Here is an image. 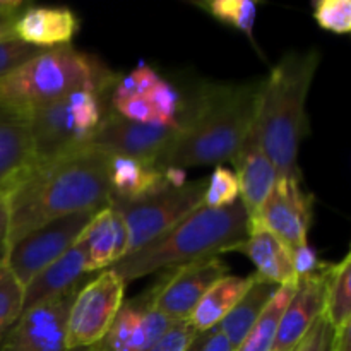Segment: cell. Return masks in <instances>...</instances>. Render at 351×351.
<instances>
[{
    "instance_id": "43",
    "label": "cell",
    "mask_w": 351,
    "mask_h": 351,
    "mask_svg": "<svg viewBox=\"0 0 351 351\" xmlns=\"http://www.w3.org/2000/svg\"><path fill=\"white\" fill-rule=\"evenodd\" d=\"M67 351H98V345L89 346V348H74V350H67Z\"/></svg>"
},
{
    "instance_id": "11",
    "label": "cell",
    "mask_w": 351,
    "mask_h": 351,
    "mask_svg": "<svg viewBox=\"0 0 351 351\" xmlns=\"http://www.w3.org/2000/svg\"><path fill=\"white\" fill-rule=\"evenodd\" d=\"M82 288L23 312L0 343V351H67L69 314Z\"/></svg>"
},
{
    "instance_id": "8",
    "label": "cell",
    "mask_w": 351,
    "mask_h": 351,
    "mask_svg": "<svg viewBox=\"0 0 351 351\" xmlns=\"http://www.w3.org/2000/svg\"><path fill=\"white\" fill-rule=\"evenodd\" d=\"M98 211L99 209H89V211L75 213L33 230L16 243L7 247L2 264L24 290V287L29 285L41 271L60 259L69 249L77 243L86 226Z\"/></svg>"
},
{
    "instance_id": "7",
    "label": "cell",
    "mask_w": 351,
    "mask_h": 351,
    "mask_svg": "<svg viewBox=\"0 0 351 351\" xmlns=\"http://www.w3.org/2000/svg\"><path fill=\"white\" fill-rule=\"evenodd\" d=\"M208 178L161 189L134 201H110V206L122 215L127 228V254L143 249L177 226L182 219L201 208ZM125 254V256H127Z\"/></svg>"
},
{
    "instance_id": "26",
    "label": "cell",
    "mask_w": 351,
    "mask_h": 351,
    "mask_svg": "<svg viewBox=\"0 0 351 351\" xmlns=\"http://www.w3.org/2000/svg\"><path fill=\"white\" fill-rule=\"evenodd\" d=\"M192 3L218 23L240 31L252 43H256L254 26H256L257 9H259L256 2L252 0H199Z\"/></svg>"
},
{
    "instance_id": "44",
    "label": "cell",
    "mask_w": 351,
    "mask_h": 351,
    "mask_svg": "<svg viewBox=\"0 0 351 351\" xmlns=\"http://www.w3.org/2000/svg\"><path fill=\"white\" fill-rule=\"evenodd\" d=\"M0 264H2V261H0Z\"/></svg>"
},
{
    "instance_id": "5",
    "label": "cell",
    "mask_w": 351,
    "mask_h": 351,
    "mask_svg": "<svg viewBox=\"0 0 351 351\" xmlns=\"http://www.w3.org/2000/svg\"><path fill=\"white\" fill-rule=\"evenodd\" d=\"M119 77L99 58L65 45L45 50L0 79V103L27 113L81 89L110 96Z\"/></svg>"
},
{
    "instance_id": "22",
    "label": "cell",
    "mask_w": 351,
    "mask_h": 351,
    "mask_svg": "<svg viewBox=\"0 0 351 351\" xmlns=\"http://www.w3.org/2000/svg\"><path fill=\"white\" fill-rule=\"evenodd\" d=\"M167 171L154 165L143 163L132 158L112 156L110 160V201H134L168 187Z\"/></svg>"
},
{
    "instance_id": "39",
    "label": "cell",
    "mask_w": 351,
    "mask_h": 351,
    "mask_svg": "<svg viewBox=\"0 0 351 351\" xmlns=\"http://www.w3.org/2000/svg\"><path fill=\"white\" fill-rule=\"evenodd\" d=\"M335 351H351V315L341 328L336 329Z\"/></svg>"
},
{
    "instance_id": "19",
    "label": "cell",
    "mask_w": 351,
    "mask_h": 351,
    "mask_svg": "<svg viewBox=\"0 0 351 351\" xmlns=\"http://www.w3.org/2000/svg\"><path fill=\"white\" fill-rule=\"evenodd\" d=\"M81 21L69 7H26L17 16L14 36L41 50L71 45Z\"/></svg>"
},
{
    "instance_id": "37",
    "label": "cell",
    "mask_w": 351,
    "mask_h": 351,
    "mask_svg": "<svg viewBox=\"0 0 351 351\" xmlns=\"http://www.w3.org/2000/svg\"><path fill=\"white\" fill-rule=\"evenodd\" d=\"M202 351H237L232 343L228 341L225 335L218 329V326L208 331V339H206Z\"/></svg>"
},
{
    "instance_id": "15",
    "label": "cell",
    "mask_w": 351,
    "mask_h": 351,
    "mask_svg": "<svg viewBox=\"0 0 351 351\" xmlns=\"http://www.w3.org/2000/svg\"><path fill=\"white\" fill-rule=\"evenodd\" d=\"M332 267L335 264H328L319 273L298 280L293 297L281 317L273 351L297 350L314 322L326 314Z\"/></svg>"
},
{
    "instance_id": "42",
    "label": "cell",
    "mask_w": 351,
    "mask_h": 351,
    "mask_svg": "<svg viewBox=\"0 0 351 351\" xmlns=\"http://www.w3.org/2000/svg\"><path fill=\"white\" fill-rule=\"evenodd\" d=\"M206 339H208V331L197 332V336L192 339V343L187 346V350H185V351H202V346H204Z\"/></svg>"
},
{
    "instance_id": "31",
    "label": "cell",
    "mask_w": 351,
    "mask_h": 351,
    "mask_svg": "<svg viewBox=\"0 0 351 351\" xmlns=\"http://www.w3.org/2000/svg\"><path fill=\"white\" fill-rule=\"evenodd\" d=\"M312 7L319 27L336 34L351 33V0H317Z\"/></svg>"
},
{
    "instance_id": "33",
    "label": "cell",
    "mask_w": 351,
    "mask_h": 351,
    "mask_svg": "<svg viewBox=\"0 0 351 351\" xmlns=\"http://www.w3.org/2000/svg\"><path fill=\"white\" fill-rule=\"evenodd\" d=\"M43 51L45 50L41 48L31 47V45L17 40L16 36L2 40L0 41V79Z\"/></svg>"
},
{
    "instance_id": "9",
    "label": "cell",
    "mask_w": 351,
    "mask_h": 351,
    "mask_svg": "<svg viewBox=\"0 0 351 351\" xmlns=\"http://www.w3.org/2000/svg\"><path fill=\"white\" fill-rule=\"evenodd\" d=\"M125 287L112 269H103L79 291L67 324V350L89 348L101 343L123 304Z\"/></svg>"
},
{
    "instance_id": "1",
    "label": "cell",
    "mask_w": 351,
    "mask_h": 351,
    "mask_svg": "<svg viewBox=\"0 0 351 351\" xmlns=\"http://www.w3.org/2000/svg\"><path fill=\"white\" fill-rule=\"evenodd\" d=\"M110 156L86 146L47 163L33 165L5 191L9 235L5 249L33 230L89 209L110 204Z\"/></svg>"
},
{
    "instance_id": "4",
    "label": "cell",
    "mask_w": 351,
    "mask_h": 351,
    "mask_svg": "<svg viewBox=\"0 0 351 351\" xmlns=\"http://www.w3.org/2000/svg\"><path fill=\"white\" fill-rule=\"evenodd\" d=\"M249 235V216L240 201L228 208H201L143 249L117 261L112 269L123 283L163 273L209 256H221Z\"/></svg>"
},
{
    "instance_id": "2",
    "label": "cell",
    "mask_w": 351,
    "mask_h": 351,
    "mask_svg": "<svg viewBox=\"0 0 351 351\" xmlns=\"http://www.w3.org/2000/svg\"><path fill=\"white\" fill-rule=\"evenodd\" d=\"M259 82L204 84L182 106L173 141L154 167L189 170L221 167L235 158L256 120Z\"/></svg>"
},
{
    "instance_id": "40",
    "label": "cell",
    "mask_w": 351,
    "mask_h": 351,
    "mask_svg": "<svg viewBox=\"0 0 351 351\" xmlns=\"http://www.w3.org/2000/svg\"><path fill=\"white\" fill-rule=\"evenodd\" d=\"M21 12H23V10H21ZM21 12L0 14V41L14 36V24H16L17 16H19Z\"/></svg>"
},
{
    "instance_id": "23",
    "label": "cell",
    "mask_w": 351,
    "mask_h": 351,
    "mask_svg": "<svg viewBox=\"0 0 351 351\" xmlns=\"http://www.w3.org/2000/svg\"><path fill=\"white\" fill-rule=\"evenodd\" d=\"M254 280H256L254 274L245 278L226 274L225 278L216 281L189 319L195 331L206 332L216 328L228 315V312L242 300L243 295L252 287Z\"/></svg>"
},
{
    "instance_id": "16",
    "label": "cell",
    "mask_w": 351,
    "mask_h": 351,
    "mask_svg": "<svg viewBox=\"0 0 351 351\" xmlns=\"http://www.w3.org/2000/svg\"><path fill=\"white\" fill-rule=\"evenodd\" d=\"M232 163L235 165V175L239 180L240 202L245 208L250 223L276 185V168L261 146L259 137L254 129L237 151Z\"/></svg>"
},
{
    "instance_id": "27",
    "label": "cell",
    "mask_w": 351,
    "mask_h": 351,
    "mask_svg": "<svg viewBox=\"0 0 351 351\" xmlns=\"http://www.w3.org/2000/svg\"><path fill=\"white\" fill-rule=\"evenodd\" d=\"M324 315L335 329L341 328L351 315V249L345 259L332 267Z\"/></svg>"
},
{
    "instance_id": "38",
    "label": "cell",
    "mask_w": 351,
    "mask_h": 351,
    "mask_svg": "<svg viewBox=\"0 0 351 351\" xmlns=\"http://www.w3.org/2000/svg\"><path fill=\"white\" fill-rule=\"evenodd\" d=\"M7 235H9V208H7L5 192L0 194V261L3 259L5 252Z\"/></svg>"
},
{
    "instance_id": "35",
    "label": "cell",
    "mask_w": 351,
    "mask_h": 351,
    "mask_svg": "<svg viewBox=\"0 0 351 351\" xmlns=\"http://www.w3.org/2000/svg\"><path fill=\"white\" fill-rule=\"evenodd\" d=\"M335 336L336 329L326 315H321L295 351H335Z\"/></svg>"
},
{
    "instance_id": "17",
    "label": "cell",
    "mask_w": 351,
    "mask_h": 351,
    "mask_svg": "<svg viewBox=\"0 0 351 351\" xmlns=\"http://www.w3.org/2000/svg\"><path fill=\"white\" fill-rule=\"evenodd\" d=\"M86 264H88L86 250L77 242L60 259L50 264L29 285L24 287L23 312L88 285L96 273H88Z\"/></svg>"
},
{
    "instance_id": "21",
    "label": "cell",
    "mask_w": 351,
    "mask_h": 351,
    "mask_svg": "<svg viewBox=\"0 0 351 351\" xmlns=\"http://www.w3.org/2000/svg\"><path fill=\"white\" fill-rule=\"evenodd\" d=\"M230 252L243 254L256 266L257 280L281 287L295 283L291 250L263 226H249V235Z\"/></svg>"
},
{
    "instance_id": "12",
    "label": "cell",
    "mask_w": 351,
    "mask_h": 351,
    "mask_svg": "<svg viewBox=\"0 0 351 351\" xmlns=\"http://www.w3.org/2000/svg\"><path fill=\"white\" fill-rule=\"evenodd\" d=\"M314 197L302 189V178H280L249 226H263L290 250L308 242Z\"/></svg>"
},
{
    "instance_id": "30",
    "label": "cell",
    "mask_w": 351,
    "mask_h": 351,
    "mask_svg": "<svg viewBox=\"0 0 351 351\" xmlns=\"http://www.w3.org/2000/svg\"><path fill=\"white\" fill-rule=\"evenodd\" d=\"M240 197L239 180H237L235 171L226 167H216L211 177L208 178V187H206L204 208H228L235 204Z\"/></svg>"
},
{
    "instance_id": "20",
    "label": "cell",
    "mask_w": 351,
    "mask_h": 351,
    "mask_svg": "<svg viewBox=\"0 0 351 351\" xmlns=\"http://www.w3.org/2000/svg\"><path fill=\"white\" fill-rule=\"evenodd\" d=\"M127 240L129 237L122 215L110 204L99 209L77 240L88 257L86 271L99 273L125 257Z\"/></svg>"
},
{
    "instance_id": "45",
    "label": "cell",
    "mask_w": 351,
    "mask_h": 351,
    "mask_svg": "<svg viewBox=\"0 0 351 351\" xmlns=\"http://www.w3.org/2000/svg\"><path fill=\"white\" fill-rule=\"evenodd\" d=\"M98 351H99V346H98Z\"/></svg>"
},
{
    "instance_id": "36",
    "label": "cell",
    "mask_w": 351,
    "mask_h": 351,
    "mask_svg": "<svg viewBox=\"0 0 351 351\" xmlns=\"http://www.w3.org/2000/svg\"><path fill=\"white\" fill-rule=\"evenodd\" d=\"M291 263H293V273L297 281L302 280V278L312 276V274L319 273V271L328 266V263L319 259L317 250L308 242L291 250Z\"/></svg>"
},
{
    "instance_id": "41",
    "label": "cell",
    "mask_w": 351,
    "mask_h": 351,
    "mask_svg": "<svg viewBox=\"0 0 351 351\" xmlns=\"http://www.w3.org/2000/svg\"><path fill=\"white\" fill-rule=\"evenodd\" d=\"M27 7L26 2L21 0H0V14H16Z\"/></svg>"
},
{
    "instance_id": "34",
    "label": "cell",
    "mask_w": 351,
    "mask_h": 351,
    "mask_svg": "<svg viewBox=\"0 0 351 351\" xmlns=\"http://www.w3.org/2000/svg\"><path fill=\"white\" fill-rule=\"evenodd\" d=\"M197 336L191 321H177L147 351H185Z\"/></svg>"
},
{
    "instance_id": "28",
    "label": "cell",
    "mask_w": 351,
    "mask_h": 351,
    "mask_svg": "<svg viewBox=\"0 0 351 351\" xmlns=\"http://www.w3.org/2000/svg\"><path fill=\"white\" fill-rule=\"evenodd\" d=\"M146 96L149 101L151 110L154 115V125L163 127H178V117L182 112L180 93L170 84V82L161 79Z\"/></svg>"
},
{
    "instance_id": "32",
    "label": "cell",
    "mask_w": 351,
    "mask_h": 351,
    "mask_svg": "<svg viewBox=\"0 0 351 351\" xmlns=\"http://www.w3.org/2000/svg\"><path fill=\"white\" fill-rule=\"evenodd\" d=\"M161 81L160 74L149 65H139L130 74L120 75L117 84L113 86L110 101L112 99L134 98V96H144Z\"/></svg>"
},
{
    "instance_id": "29",
    "label": "cell",
    "mask_w": 351,
    "mask_h": 351,
    "mask_svg": "<svg viewBox=\"0 0 351 351\" xmlns=\"http://www.w3.org/2000/svg\"><path fill=\"white\" fill-rule=\"evenodd\" d=\"M23 314V287L0 264V343Z\"/></svg>"
},
{
    "instance_id": "13",
    "label": "cell",
    "mask_w": 351,
    "mask_h": 351,
    "mask_svg": "<svg viewBox=\"0 0 351 351\" xmlns=\"http://www.w3.org/2000/svg\"><path fill=\"white\" fill-rule=\"evenodd\" d=\"M177 127L137 123L108 110L89 146L105 151L110 156H123L154 165L173 141Z\"/></svg>"
},
{
    "instance_id": "3",
    "label": "cell",
    "mask_w": 351,
    "mask_h": 351,
    "mask_svg": "<svg viewBox=\"0 0 351 351\" xmlns=\"http://www.w3.org/2000/svg\"><path fill=\"white\" fill-rule=\"evenodd\" d=\"M321 64L315 48L288 51L259 81L256 130L259 143L280 178H302L298 153L308 132L307 98Z\"/></svg>"
},
{
    "instance_id": "25",
    "label": "cell",
    "mask_w": 351,
    "mask_h": 351,
    "mask_svg": "<svg viewBox=\"0 0 351 351\" xmlns=\"http://www.w3.org/2000/svg\"><path fill=\"white\" fill-rule=\"evenodd\" d=\"M297 283L298 281L278 287L276 293H274V297L267 304L266 311L257 319L254 328L250 329V332L245 336V339L237 348V351H273L281 317H283V312L287 308L288 302L293 297Z\"/></svg>"
},
{
    "instance_id": "14",
    "label": "cell",
    "mask_w": 351,
    "mask_h": 351,
    "mask_svg": "<svg viewBox=\"0 0 351 351\" xmlns=\"http://www.w3.org/2000/svg\"><path fill=\"white\" fill-rule=\"evenodd\" d=\"M173 324L154 307L147 288L137 297L123 300L115 321L99 343V351H147Z\"/></svg>"
},
{
    "instance_id": "10",
    "label": "cell",
    "mask_w": 351,
    "mask_h": 351,
    "mask_svg": "<svg viewBox=\"0 0 351 351\" xmlns=\"http://www.w3.org/2000/svg\"><path fill=\"white\" fill-rule=\"evenodd\" d=\"M228 273L230 267L221 256H209L163 271L149 287L154 307L173 322L189 321L209 288Z\"/></svg>"
},
{
    "instance_id": "6",
    "label": "cell",
    "mask_w": 351,
    "mask_h": 351,
    "mask_svg": "<svg viewBox=\"0 0 351 351\" xmlns=\"http://www.w3.org/2000/svg\"><path fill=\"white\" fill-rule=\"evenodd\" d=\"M105 98L81 89L27 112L34 165L89 146L108 112Z\"/></svg>"
},
{
    "instance_id": "24",
    "label": "cell",
    "mask_w": 351,
    "mask_h": 351,
    "mask_svg": "<svg viewBox=\"0 0 351 351\" xmlns=\"http://www.w3.org/2000/svg\"><path fill=\"white\" fill-rule=\"evenodd\" d=\"M256 276V274H254ZM278 287L274 285L266 283V281L254 280L252 287L249 288L245 295H243L242 300L228 312L225 319L218 324V329L223 335L228 338V341L232 343L233 348H239L242 345V341L245 339V336L249 335L250 329L254 328V324L257 322V319L263 315V312L266 311L267 304L271 302V298L276 293Z\"/></svg>"
},
{
    "instance_id": "18",
    "label": "cell",
    "mask_w": 351,
    "mask_h": 351,
    "mask_svg": "<svg viewBox=\"0 0 351 351\" xmlns=\"http://www.w3.org/2000/svg\"><path fill=\"white\" fill-rule=\"evenodd\" d=\"M34 165L29 117L0 103V194Z\"/></svg>"
}]
</instances>
